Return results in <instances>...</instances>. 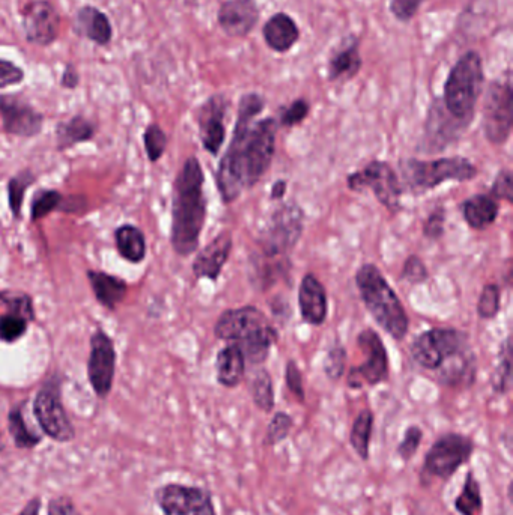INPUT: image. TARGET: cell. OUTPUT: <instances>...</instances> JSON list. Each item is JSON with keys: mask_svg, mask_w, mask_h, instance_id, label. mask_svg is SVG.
Masks as SVG:
<instances>
[{"mask_svg": "<svg viewBox=\"0 0 513 515\" xmlns=\"http://www.w3.org/2000/svg\"><path fill=\"white\" fill-rule=\"evenodd\" d=\"M264 107V97L256 92L243 95L238 104L234 135L216 174L217 190L225 204L237 201L270 171L276 153L277 122L274 118L256 121Z\"/></svg>", "mask_w": 513, "mask_h": 515, "instance_id": "cell-1", "label": "cell"}, {"mask_svg": "<svg viewBox=\"0 0 513 515\" xmlns=\"http://www.w3.org/2000/svg\"><path fill=\"white\" fill-rule=\"evenodd\" d=\"M205 174L198 157H189L178 172L172 190V226L170 244L180 256L198 250L207 220Z\"/></svg>", "mask_w": 513, "mask_h": 515, "instance_id": "cell-2", "label": "cell"}, {"mask_svg": "<svg viewBox=\"0 0 513 515\" xmlns=\"http://www.w3.org/2000/svg\"><path fill=\"white\" fill-rule=\"evenodd\" d=\"M214 335L237 344L250 365H262L270 356L271 348L279 342L276 327L261 309L252 305L223 311L214 324Z\"/></svg>", "mask_w": 513, "mask_h": 515, "instance_id": "cell-3", "label": "cell"}, {"mask_svg": "<svg viewBox=\"0 0 513 515\" xmlns=\"http://www.w3.org/2000/svg\"><path fill=\"white\" fill-rule=\"evenodd\" d=\"M303 222V210L295 202L277 207L259 235L258 253L252 256L253 267L289 272V253L300 241Z\"/></svg>", "mask_w": 513, "mask_h": 515, "instance_id": "cell-4", "label": "cell"}, {"mask_svg": "<svg viewBox=\"0 0 513 515\" xmlns=\"http://www.w3.org/2000/svg\"><path fill=\"white\" fill-rule=\"evenodd\" d=\"M354 281L375 323L396 341H404L410 330V318L381 270L375 264H363Z\"/></svg>", "mask_w": 513, "mask_h": 515, "instance_id": "cell-5", "label": "cell"}, {"mask_svg": "<svg viewBox=\"0 0 513 515\" xmlns=\"http://www.w3.org/2000/svg\"><path fill=\"white\" fill-rule=\"evenodd\" d=\"M483 80L482 59L476 52L465 53L447 77L444 109L465 127L473 121L477 100L482 94Z\"/></svg>", "mask_w": 513, "mask_h": 515, "instance_id": "cell-6", "label": "cell"}, {"mask_svg": "<svg viewBox=\"0 0 513 515\" xmlns=\"http://www.w3.org/2000/svg\"><path fill=\"white\" fill-rule=\"evenodd\" d=\"M402 187L414 195L437 189L447 181L465 183L479 175L476 166L467 157H441L437 160L408 159L401 162ZM404 189V190H405Z\"/></svg>", "mask_w": 513, "mask_h": 515, "instance_id": "cell-7", "label": "cell"}, {"mask_svg": "<svg viewBox=\"0 0 513 515\" xmlns=\"http://www.w3.org/2000/svg\"><path fill=\"white\" fill-rule=\"evenodd\" d=\"M476 451L471 437L461 433H446L438 437L426 451L420 470V484L431 487L434 482L447 484L465 464L470 463Z\"/></svg>", "mask_w": 513, "mask_h": 515, "instance_id": "cell-8", "label": "cell"}, {"mask_svg": "<svg viewBox=\"0 0 513 515\" xmlns=\"http://www.w3.org/2000/svg\"><path fill=\"white\" fill-rule=\"evenodd\" d=\"M468 350V335L458 329L428 330L416 336L411 344L414 362L428 371H438L447 362Z\"/></svg>", "mask_w": 513, "mask_h": 515, "instance_id": "cell-9", "label": "cell"}, {"mask_svg": "<svg viewBox=\"0 0 513 515\" xmlns=\"http://www.w3.org/2000/svg\"><path fill=\"white\" fill-rule=\"evenodd\" d=\"M357 347L362 351L365 360L348 372V388L360 391L363 388H374L378 384L386 383L390 377V360L381 336L371 327L362 330L357 335Z\"/></svg>", "mask_w": 513, "mask_h": 515, "instance_id": "cell-10", "label": "cell"}, {"mask_svg": "<svg viewBox=\"0 0 513 515\" xmlns=\"http://www.w3.org/2000/svg\"><path fill=\"white\" fill-rule=\"evenodd\" d=\"M347 184L348 189L353 192L362 193L371 190L377 201L392 213L401 211L404 187L389 163L372 160L359 171L348 175Z\"/></svg>", "mask_w": 513, "mask_h": 515, "instance_id": "cell-11", "label": "cell"}, {"mask_svg": "<svg viewBox=\"0 0 513 515\" xmlns=\"http://www.w3.org/2000/svg\"><path fill=\"white\" fill-rule=\"evenodd\" d=\"M34 413L41 430L55 442H71L76 436L67 410L62 404L61 377L58 374L44 381L35 397Z\"/></svg>", "mask_w": 513, "mask_h": 515, "instance_id": "cell-12", "label": "cell"}, {"mask_svg": "<svg viewBox=\"0 0 513 515\" xmlns=\"http://www.w3.org/2000/svg\"><path fill=\"white\" fill-rule=\"evenodd\" d=\"M512 86L509 82H492L483 101L482 128L492 145L506 144L512 133Z\"/></svg>", "mask_w": 513, "mask_h": 515, "instance_id": "cell-13", "label": "cell"}, {"mask_svg": "<svg viewBox=\"0 0 513 515\" xmlns=\"http://www.w3.org/2000/svg\"><path fill=\"white\" fill-rule=\"evenodd\" d=\"M163 515H219L210 490L198 485L166 484L155 491Z\"/></svg>", "mask_w": 513, "mask_h": 515, "instance_id": "cell-14", "label": "cell"}, {"mask_svg": "<svg viewBox=\"0 0 513 515\" xmlns=\"http://www.w3.org/2000/svg\"><path fill=\"white\" fill-rule=\"evenodd\" d=\"M115 371V342L103 329H97L91 336L88 378L95 395L101 400L109 397L110 392H112Z\"/></svg>", "mask_w": 513, "mask_h": 515, "instance_id": "cell-15", "label": "cell"}, {"mask_svg": "<svg viewBox=\"0 0 513 515\" xmlns=\"http://www.w3.org/2000/svg\"><path fill=\"white\" fill-rule=\"evenodd\" d=\"M0 116L4 132L17 138H35L43 130L44 116L28 101L16 95L0 97Z\"/></svg>", "mask_w": 513, "mask_h": 515, "instance_id": "cell-16", "label": "cell"}, {"mask_svg": "<svg viewBox=\"0 0 513 515\" xmlns=\"http://www.w3.org/2000/svg\"><path fill=\"white\" fill-rule=\"evenodd\" d=\"M229 103L223 95L208 98L198 113L199 138L211 156H219L226 139V113Z\"/></svg>", "mask_w": 513, "mask_h": 515, "instance_id": "cell-17", "label": "cell"}, {"mask_svg": "<svg viewBox=\"0 0 513 515\" xmlns=\"http://www.w3.org/2000/svg\"><path fill=\"white\" fill-rule=\"evenodd\" d=\"M26 40L35 46H50L55 43L61 28L58 11L47 0H34L23 10Z\"/></svg>", "mask_w": 513, "mask_h": 515, "instance_id": "cell-18", "label": "cell"}, {"mask_svg": "<svg viewBox=\"0 0 513 515\" xmlns=\"http://www.w3.org/2000/svg\"><path fill=\"white\" fill-rule=\"evenodd\" d=\"M232 247H234V238L231 232H220L196 255L192 266L195 278L216 282L222 275L223 267L228 264Z\"/></svg>", "mask_w": 513, "mask_h": 515, "instance_id": "cell-19", "label": "cell"}, {"mask_svg": "<svg viewBox=\"0 0 513 515\" xmlns=\"http://www.w3.org/2000/svg\"><path fill=\"white\" fill-rule=\"evenodd\" d=\"M298 306L304 323L322 326L328 317V297L324 285L313 273H306L298 288Z\"/></svg>", "mask_w": 513, "mask_h": 515, "instance_id": "cell-20", "label": "cell"}, {"mask_svg": "<svg viewBox=\"0 0 513 515\" xmlns=\"http://www.w3.org/2000/svg\"><path fill=\"white\" fill-rule=\"evenodd\" d=\"M259 22L255 0H226L219 10L220 28L231 37H246Z\"/></svg>", "mask_w": 513, "mask_h": 515, "instance_id": "cell-21", "label": "cell"}, {"mask_svg": "<svg viewBox=\"0 0 513 515\" xmlns=\"http://www.w3.org/2000/svg\"><path fill=\"white\" fill-rule=\"evenodd\" d=\"M465 128V125L447 113L444 106L434 104L426 122V139L432 148L431 151H443V148L452 144L453 139L458 138Z\"/></svg>", "mask_w": 513, "mask_h": 515, "instance_id": "cell-22", "label": "cell"}, {"mask_svg": "<svg viewBox=\"0 0 513 515\" xmlns=\"http://www.w3.org/2000/svg\"><path fill=\"white\" fill-rule=\"evenodd\" d=\"M86 278H88L95 299L107 311H116V308L127 297L128 285L124 279L116 278V276L100 272V270H88Z\"/></svg>", "mask_w": 513, "mask_h": 515, "instance_id": "cell-23", "label": "cell"}, {"mask_svg": "<svg viewBox=\"0 0 513 515\" xmlns=\"http://www.w3.org/2000/svg\"><path fill=\"white\" fill-rule=\"evenodd\" d=\"M246 357L237 344H228L217 354V383L226 389H235L243 383L246 375Z\"/></svg>", "mask_w": 513, "mask_h": 515, "instance_id": "cell-24", "label": "cell"}, {"mask_svg": "<svg viewBox=\"0 0 513 515\" xmlns=\"http://www.w3.org/2000/svg\"><path fill=\"white\" fill-rule=\"evenodd\" d=\"M461 213L467 225L474 231H485L494 225L500 214V204L489 193L471 196L461 204Z\"/></svg>", "mask_w": 513, "mask_h": 515, "instance_id": "cell-25", "label": "cell"}, {"mask_svg": "<svg viewBox=\"0 0 513 515\" xmlns=\"http://www.w3.org/2000/svg\"><path fill=\"white\" fill-rule=\"evenodd\" d=\"M264 40L274 52L285 53L300 40V29L288 14L277 13L265 23Z\"/></svg>", "mask_w": 513, "mask_h": 515, "instance_id": "cell-26", "label": "cell"}, {"mask_svg": "<svg viewBox=\"0 0 513 515\" xmlns=\"http://www.w3.org/2000/svg\"><path fill=\"white\" fill-rule=\"evenodd\" d=\"M362 68V56L359 52V41L356 38L345 41V46L340 47L328 62V79L348 80L359 74Z\"/></svg>", "mask_w": 513, "mask_h": 515, "instance_id": "cell-27", "label": "cell"}, {"mask_svg": "<svg viewBox=\"0 0 513 515\" xmlns=\"http://www.w3.org/2000/svg\"><path fill=\"white\" fill-rule=\"evenodd\" d=\"M76 29L80 35L94 41L98 46H107L112 40V26L106 14L94 7H83L77 14Z\"/></svg>", "mask_w": 513, "mask_h": 515, "instance_id": "cell-28", "label": "cell"}, {"mask_svg": "<svg viewBox=\"0 0 513 515\" xmlns=\"http://www.w3.org/2000/svg\"><path fill=\"white\" fill-rule=\"evenodd\" d=\"M115 244L119 255L131 264H140L146 258V238L137 226L125 223L115 231Z\"/></svg>", "mask_w": 513, "mask_h": 515, "instance_id": "cell-29", "label": "cell"}, {"mask_svg": "<svg viewBox=\"0 0 513 515\" xmlns=\"http://www.w3.org/2000/svg\"><path fill=\"white\" fill-rule=\"evenodd\" d=\"M95 135V125L83 116H73L68 121L59 122L56 127V144L59 151H67L83 142L91 141Z\"/></svg>", "mask_w": 513, "mask_h": 515, "instance_id": "cell-30", "label": "cell"}, {"mask_svg": "<svg viewBox=\"0 0 513 515\" xmlns=\"http://www.w3.org/2000/svg\"><path fill=\"white\" fill-rule=\"evenodd\" d=\"M375 415L371 409H363L354 419L351 427L350 443L360 460L368 463L371 458L372 434H374Z\"/></svg>", "mask_w": 513, "mask_h": 515, "instance_id": "cell-31", "label": "cell"}, {"mask_svg": "<svg viewBox=\"0 0 513 515\" xmlns=\"http://www.w3.org/2000/svg\"><path fill=\"white\" fill-rule=\"evenodd\" d=\"M453 508L459 515L483 514L482 485H480L473 470H468L467 475H465L464 484H462L461 491L453 502Z\"/></svg>", "mask_w": 513, "mask_h": 515, "instance_id": "cell-32", "label": "cell"}, {"mask_svg": "<svg viewBox=\"0 0 513 515\" xmlns=\"http://www.w3.org/2000/svg\"><path fill=\"white\" fill-rule=\"evenodd\" d=\"M512 386V341L507 338L500 347L498 362L491 378L492 391L497 395H506Z\"/></svg>", "mask_w": 513, "mask_h": 515, "instance_id": "cell-33", "label": "cell"}, {"mask_svg": "<svg viewBox=\"0 0 513 515\" xmlns=\"http://www.w3.org/2000/svg\"><path fill=\"white\" fill-rule=\"evenodd\" d=\"M253 403L256 409L264 413H273L276 407V397H274V384L270 372L267 369H259L253 378L250 386Z\"/></svg>", "mask_w": 513, "mask_h": 515, "instance_id": "cell-34", "label": "cell"}, {"mask_svg": "<svg viewBox=\"0 0 513 515\" xmlns=\"http://www.w3.org/2000/svg\"><path fill=\"white\" fill-rule=\"evenodd\" d=\"M8 428H10L11 437L17 448L32 449L41 442V437L32 433L26 424L25 416H23V404L11 409L10 415H8Z\"/></svg>", "mask_w": 513, "mask_h": 515, "instance_id": "cell-35", "label": "cell"}, {"mask_svg": "<svg viewBox=\"0 0 513 515\" xmlns=\"http://www.w3.org/2000/svg\"><path fill=\"white\" fill-rule=\"evenodd\" d=\"M37 181V177L31 171H22L14 175L8 181V205L14 219H22L23 201H25L26 190Z\"/></svg>", "mask_w": 513, "mask_h": 515, "instance_id": "cell-36", "label": "cell"}, {"mask_svg": "<svg viewBox=\"0 0 513 515\" xmlns=\"http://www.w3.org/2000/svg\"><path fill=\"white\" fill-rule=\"evenodd\" d=\"M65 198L61 192L53 189H40L31 202V220L38 222L58 210L64 204Z\"/></svg>", "mask_w": 513, "mask_h": 515, "instance_id": "cell-37", "label": "cell"}, {"mask_svg": "<svg viewBox=\"0 0 513 515\" xmlns=\"http://www.w3.org/2000/svg\"><path fill=\"white\" fill-rule=\"evenodd\" d=\"M31 321L23 315L8 311L7 314L0 315V341L5 344H14L20 341L28 332Z\"/></svg>", "mask_w": 513, "mask_h": 515, "instance_id": "cell-38", "label": "cell"}, {"mask_svg": "<svg viewBox=\"0 0 513 515\" xmlns=\"http://www.w3.org/2000/svg\"><path fill=\"white\" fill-rule=\"evenodd\" d=\"M0 305H4L8 311L16 312L23 315L29 321H35L34 300L28 293H20V291L4 290L0 291Z\"/></svg>", "mask_w": 513, "mask_h": 515, "instance_id": "cell-39", "label": "cell"}, {"mask_svg": "<svg viewBox=\"0 0 513 515\" xmlns=\"http://www.w3.org/2000/svg\"><path fill=\"white\" fill-rule=\"evenodd\" d=\"M501 308L500 285L486 284L477 300L476 311L482 320H494Z\"/></svg>", "mask_w": 513, "mask_h": 515, "instance_id": "cell-40", "label": "cell"}, {"mask_svg": "<svg viewBox=\"0 0 513 515\" xmlns=\"http://www.w3.org/2000/svg\"><path fill=\"white\" fill-rule=\"evenodd\" d=\"M294 428V418L286 412H276L268 422L267 433H265V443L268 446H277L285 442Z\"/></svg>", "mask_w": 513, "mask_h": 515, "instance_id": "cell-41", "label": "cell"}, {"mask_svg": "<svg viewBox=\"0 0 513 515\" xmlns=\"http://www.w3.org/2000/svg\"><path fill=\"white\" fill-rule=\"evenodd\" d=\"M143 145L149 162L157 163L164 156L167 148V136L163 128L158 124L148 125L143 133Z\"/></svg>", "mask_w": 513, "mask_h": 515, "instance_id": "cell-42", "label": "cell"}, {"mask_svg": "<svg viewBox=\"0 0 513 515\" xmlns=\"http://www.w3.org/2000/svg\"><path fill=\"white\" fill-rule=\"evenodd\" d=\"M324 374L328 380L339 381L345 375V366H347V348L342 344L333 345L327 351L324 363Z\"/></svg>", "mask_w": 513, "mask_h": 515, "instance_id": "cell-43", "label": "cell"}, {"mask_svg": "<svg viewBox=\"0 0 513 515\" xmlns=\"http://www.w3.org/2000/svg\"><path fill=\"white\" fill-rule=\"evenodd\" d=\"M422 442V428H420L419 425H410V427L404 431L401 442L398 443L396 454H398V457L401 458L404 463H410V461H413L414 457H416Z\"/></svg>", "mask_w": 513, "mask_h": 515, "instance_id": "cell-44", "label": "cell"}, {"mask_svg": "<svg viewBox=\"0 0 513 515\" xmlns=\"http://www.w3.org/2000/svg\"><path fill=\"white\" fill-rule=\"evenodd\" d=\"M401 279H404L405 282L411 285H419L428 281V269H426L425 263L420 260L419 256H408L404 267H402Z\"/></svg>", "mask_w": 513, "mask_h": 515, "instance_id": "cell-45", "label": "cell"}, {"mask_svg": "<svg viewBox=\"0 0 513 515\" xmlns=\"http://www.w3.org/2000/svg\"><path fill=\"white\" fill-rule=\"evenodd\" d=\"M286 388L291 392L292 397L300 404L306 403V392H304L303 374L298 368L297 362L289 360L285 368Z\"/></svg>", "mask_w": 513, "mask_h": 515, "instance_id": "cell-46", "label": "cell"}, {"mask_svg": "<svg viewBox=\"0 0 513 515\" xmlns=\"http://www.w3.org/2000/svg\"><path fill=\"white\" fill-rule=\"evenodd\" d=\"M310 104L306 100L300 98L295 100L294 103L289 104L283 112L280 113V125L283 127H295V125L301 124L304 119L309 115Z\"/></svg>", "mask_w": 513, "mask_h": 515, "instance_id": "cell-47", "label": "cell"}, {"mask_svg": "<svg viewBox=\"0 0 513 515\" xmlns=\"http://www.w3.org/2000/svg\"><path fill=\"white\" fill-rule=\"evenodd\" d=\"M446 226V210L443 207L435 208L423 223V235L428 240L437 241L444 235Z\"/></svg>", "mask_w": 513, "mask_h": 515, "instance_id": "cell-48", "label": "cell"}, {"mask_svg": "<svg viewBox=\"0 0 513 515\" xmlns=\"http://www.w3.org/2000/svg\"><path fill=\"white\" fill-rule=\"evenodd\" d=\"M489 195L494 196L497 201H513V180L512 172L509 169H501L495 177L494 183H492L491 193Z\"/></svg>", "mask_w": 513, "mask_h": 515, "instance_id": "cell-49", "label": "cell"}, {"mask_svg": "<svg viewBox=\"0 0 513 515\" xmlns=\"http://www.w3.org/2000/svg\"><path fill=\"white\" fill-rule=\"evenodd\" d=\"M426 0H392L390 11L396 19L401 22H408L419 13L420 7L425 4Z\"/></svg>", "mask_w": 513, "mask_h": 515, "instance_id": "cell-50", "label": "cell"}, {"mask_svg": "<svg viewBox=\"0 0 513 515\" xmlns=\"http://www.w3.org/2000/svg\"><path fill=\"white\" fill-rule=\"evenodd\" d=\"M23 79H25V71L19 65L0 59V89L19 85Z\"/></svg>", "mask_w": 513, "mask_h": 515, "instance_id": "cell-51", "label": "cell"}, {"mask_svg": "<svg viewBox=\"0 0 513 515\" xmlns=\"http://www.w3.org/2000/svg\"><path fill=\"white\" fill-rule=\"evenodd\" d=\"M49 515H79V512L67 497H56L50 502Z\"/></svg>", "mask_w": 513, "mask_h": 515, "instance_id": "cell-52", "label": "cell"}, {"mask_svg": "<svg viewBox=\"0 0 513 515\" xmlns=\"http://www.w3.org/2000/svg\"><path fill=\"white\" fill-rule=\"evenodd\" d=\"M77 83H79L77 71L68 67L67 70L64 71V76H62L61 85L64 86V88L73 89L76 88Z\"/></svg>", "mask_w": 513, "mask_h": 515, "instance_id": "cell-53", "label": "cell"}, {"mask_svg": "<svg viewBox=\"0 0 513 515\" xmlns=\"http://www.w3.org/2000/svg\"><path fill=\"white\" fill-rule=\"evenodd\" d=\"M286 190H288V183H286L285 180L276 181L273 189H271V199H273V201H279V199L285 198Z\"/></svg>", "mask_w": 513, "mask_h": 515, "instance_id": "cell-54", "label": "cell"}, {"mask_svg": "<svg viewBox=\"0 0 513 515\" xmlns=\"http://www.w3.org/2000/svg\"><path fill=\"white\" fill-rule=\"evenodd\" d=\"M41 509V499L40 497H35L32 499L28 505L25 506L22 512L19 515H40Z\"/></svg>", "mask_w": 513, "mask_h": 515, "instance_id": "cell-55", "label": "cell"}]
</instances>
